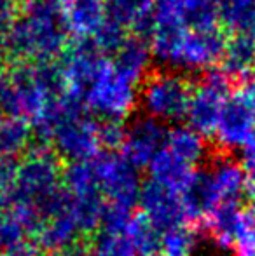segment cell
Returning a JSON list of instances; mask_svg holds the SVG:
<instances>
[{"instance_id": "7c38bea8", "label": "cell", "mask_w": 255, "mask_h": 256, "mask_svg": "<svg viewBox=\"0 0 255 256\" xmlns=\"http://www.w3.org/2000/svg\"><path fill=\"white\" fill-rule=\"evenodd\" d=\"M168 126L140 115L124 124V136L119 154L136 169H147L157 154L164 148Z\"/></svg>"}, {"instance_id": "f546056e", "label": "cell", "mask_w": 255, "mask_h": 256, "mask_svg": "<svg viewBox=\"0 0 255 256\" xmlns=\"http://www.w3.org/2000/svg\"><path fill=\"white\" fill-rule=\"evenodd\" d=\"M156 6H161V4H170V2H177V0H154Z\"/></svg>"}, {"instance_id": "2e32d148", "label": "cell", "mask_w": 255, "mask_h": 256, "mask_svg": "<svg viewBox=\"0 0 255 256\" xmlns=\"http://www.w3.org/2000/svg\"><path fill=\"white\" fill-rule=\"evenodd\" d=\"M229 80H248L255 72V24L227 37L220 61Z\"/></svg>"}, {"instance_id": "9c48e42d", "label": "cell", "mask_w": 255, "mask_h": 256, "mask_svg": "<svg viewBox=\"0 0 255 256\" xmlns=\"http://www.w3.org/2000/svg\"><path fill=\"white\" fill-rule=\"evenodd\" d=\"M91 164L107 208L135 212L143 186L138 169L119 152H102Z\"/></svg>"}, {"instance_id": "8fae6325", "label": "cell", "mask_w": 255, "mask_h": 256, "mask_svg": "<svg viewBox=\"0 0 255 256\" xmlns=\"http://www.w3.org/2000/svg\"><path fill=\"white\" fill-rule=\"evenodd\" d=\"M211 138L224 152H243L255 140V102L243 88L231 92Z\"/></svg>"}, {"instance_id": "cb8c5ba5", "label": "cell", "mask_w": 255, "mask_h": 256, "mask_svg": "<svg viewBox=\"0 0 255 256\" xmlns=\"http://www.w3.org/2000/svg\"><path fill=\"white\" fill-rule=\"evenodd\" d=\"M255 250V204L245 206V216H243V230H241V240L236 253L241 251Z\"/></svg>"}, {"instance_id": "9a60e30c", "label": "cell", "mask_w": 255, "mask_h": 256, "mask_svg": "<svg viewBox=\"0 0 255 256\" xmlns=\"http://www.w3.org/2000/svg\"><path fill=\"white\" fill-rule=\"evenodd\" d=\"M107 21L126 35L149 34L156 16L154 0H105Z\"/></svg>"}, {"instance_id": "3957f363", "label": "cell", "mask_w": 255, "mask_h": 256, "mask_svg": "<svg viewBox=\"0 0 255 256\" xmlns=\"http://www.w3.org/2000/svg\"><path fill=\"white\" fill-rule=\"evenodd\" d=\"M13 86V117L48 142L60 117L75 103L65 91L58 63H20L7 72Z\"/></svg>"}, {"instance_id": "7a4b0ae2", "label": "cell", "mask_w": 255, "mask_h": 256, "mask_svg": "<svg viewBox=\"0 0 255 256\" xmlns=\"http://www.w3.org/2000/svg\"><path fill=\"white\" fill-rule=\"evenodd\" d=\"M147 40L154 60L168 70L206 74L222 61L227 37L220 26H187L170 10L156 6Z\"/></svg>"}, {"instance_id": "4fadbf2b", "label": "cell", "mask_w": 255, "mask_h": 256, "mask_svg": "<svg viewBox=\"0 0 255 256\" xmlns=\"http://www.w3.org/2000/svg\"><path fill=\"white\" fill-rule=\"evenodd\" d=\"M136 211L163 236L178 226L192 225L182 197L152 182H143Z\"/></svg>"}, {"instance_id": "d6986e66", "label": "cell", "mask_w": 255, "mask_h": 256, "mask_svg": "<svg viewBox=\"0 0 255 256\" xmlns=\"http://www.w3.org/2000/svg\"><path fill=\"white\" fill-rule=\"evenodd\" d=\"M164 146L194 168H203L204 160H206V138H203L199 132H196L185 124H178L168 129V138Z\"/></svg>"}, {"instance_id": "7402d4cb", "label": "cell", "mask_w": 255, "mask_h": 256, "mask_svg": "<svg viewBox=\"0 0 255 256\" xmlns=\"http://www.w3.org/2000/svg\"><path fill=\"white\" fill-rule=\"evenodd\" d=\"M201 248V236L194 225L173 228L161 236L159 256H196Z\"/></svg>"}, {"instance_id": "4dcf8cb0", "label": "cell", "mask_w": 255, "mask_h": 256, "mask_svg": "<svg viewBox=\"0 0 255 256\" xmlns=\"http://www.w3.org/2000/svg\"><path fill=\"white\" fill-rule=\"evenodd\" d=\"M34 256H49V254H46L44 251H41V250H37V253H35Z\"/></svg>"}, {"instance_id": "83f0119b", "label": "cell", "mask_w": 255, "mask_h": 256, "mask_svg": "<svg viewBox=\"0 0 255 256\" xmlns=\"http://www.w3.org/2000/svg\"><path fill=\"white\" fill-rule=\"evenodd\" d=\"M4 61H6V51H4V48H2V42H0V74H2Z\"/></svg>"}, {"instance_id": "1f68e13d", "label": "cell", "mask_w": 255, "mask_h": 256, "mask_svg": "<svg viewBox=\"0 0 255 256\" xmlns=\"http://www.w3.org/2000/svg\"><path fill=\"white\" fill-rule=\"evenodd\" d=\"M51 2H55V4H58V6H60V4H62L63 0H51Z\"/></svg>"}, {"instance_id": "484cf974", "label": "cell", "mask_w": 255, "mask_h": 256, "mask_svg": "<svg viewBox=\"0 0 255 256\" xmlns=\"http://www.w3.org/2000/svg\"><path fill=\"white\" fill-rule=\"evenodd\" d=\"M16 14H18L16 0H0V34H4L7 30V26L13 23Z\"/></svg>"}, {"instance_id": "ba28073f", "label": "cell", "mask_w": 255, "mask_h": 256, "mask_svg": "<svg viewBox=\"0 0 255 256\" xmlns=\"http://www.w3.org/2000/svg\"><path fill=\"white\" fill-rule=\"evenodd\" d=\"M192 84L175 70H159L149 74L140 84L138 106L143 115L168 126L185 120Z\"/></svg>"}, {"instance_id": "277c9868", "label": "cell", "mask_w": 255, "mask_h": 256, "mask_svg": "<svg viewBox=\"0 0 255 256\" xmlns=\"http://www.w3.org/2000/svg\"><path fill=\"white\" fill-rule=\"evenodd\" d=\"M68 34L58 4L27 0L2 34V48L18 63H58L68 49Z\"/></svg>"}, {"instance_id": "ffe728a7", "label": "cell", "mask_w": 255, "mask_h": 256, "mask_svg": "<svg viewBox=\"0 0 255 256\" xmlns=\"http://www.w3.org/2000/svg\"><path fill=\"white\" fill-rule=\"evenodd\" d=\"M32 129L18 117H0V157L16 162L32 146Z\"/></svg>"}, {"instance_id": "30bf717a", "label": "cell", "mask_w": 255, "mask_h": 256, "mask_svg": "<svg viewBox=\"0 0 255 256\" xmlns=\"http://www.w3.org/2000/svg\"><path fill=\"white\" fill-rule=\"evenodd\" d=\"M231 80L222 70H210L192 86L185 126L203 138H211L225 102L231 96Z\"/></svg>"}, {"instance_id": "6da1fadb", "label": "cell", "mask_w": 255, "mask_h": 256, "mask_svg": "<svg viewBox=\"0 0 255 256\" xmlns=\"http://www.w3.org/2000/svg\"><path fill=\"white\" fill-rule=\"evenodd\" d=\"M63 168L60 157L46 143L30 146L14 164L9 188L0 197V206L21 220L30 239L63 196Z\"/></svg>"}, {"instance_id": "8992f818", "label": "cell", "mask_w": 255, "mask_h": 256, "mask_svg": "<svg viewBox=\"0 0 255 256\" xmlns=\"http://www.w3.org/2000/svg\"><path fill=\"white\" fill-rule=\"evenodd\" d=\"M140 84L114 64L112 58L103 56L86 82L79 103L98 120L124 122L138 106Z\"/></svg>"}, {"instance_id": "52a82bcc", "label": "cell", "mask_w": 255, "mask_h": 256, "mask_svg": "<svg viewBox=\"0 0 255 256\" xmlns=\"http://www.w3.org/2000/svg\"><path fill=\"white\" fill-rule=\"evenodd\" d=\"M48 145L65 164L93 160L105 152L102 145V120L84 106L74 104L55 124Z\"/></svg>"}, {"instance_id": "ac0fdd59", "label": "cell", "mask_w": 255, "mask_h": 256, "mask_svg": "<svg viewBox=\"0 0 255 256\" xmlns=\"http://www.w3.org/2000/svg\"><path fill=\"white\" fill-rule=\"evenodd\" d=\"M110 58L123 74H126L138 84H142L143 78L149 75L150 61L154 60L149 40H145L142 35H129L116 54Z\"/></svg>"}, {"instance_id": "d4e9b609", "label": "cell", "mask_w": 255, "mask_h": 256, "mask_svg": "<svg viewBox=\"0 0 255 256\" xmlns=\"http://www.w3.org/2000/svg\"><path fill=\"white\" fill-rule=\"evenodd\" d=\"M0 117H13V86L9 74H0Z\"/></svg>"}, {"instance_id": "44dd1931", "label": "cell", "mask_w": 255, "mask_h": 256, "mask_svg": "<svg viewBox=\"0 0 255 256\" xmlns=\"http://www.w3.org/2000/svg\"><path fill=\"white\" fill-rule=\"evenodd\" d=\"M222 30L243 32L255 24V0H211Z\"/></svg>"}, {"instance_id": "603a6c76", "label": "cell", "mask_w": 255, "mask_h": 256, "mask_svg": "<svg viewBox=\"0 0 255 256\" xmlns=\"http://www.w3.org/2000/svg\"><path fill=\"white\" fill-rule=\"evenodd\" d=\"M30 234L11 209L0 206V254L30 242Z\"/></svg>"}, {"instance_id": "4316f807", "label": "cell", "mask_w": 255, "mask_h": 256, "mask_svg": "<svg viewBox=\"0 0 255 256\" xmlns=\"http://www.w3.org/2000/svg\"><path fill=\"white\" fill-rule=\"evenodd\" d=\"M14 164H16V162L6 160V158L0 157V197L9 188V183H11V178H13V171H14Z\"/></svg>"}, {"instance_id": "e0dca14e", "label": "cell", "mask_w": 255, "mask_h": 256, "mask_svg": "<svg viewBox=\"0 0 255 256\" xmlns=\"http://www.w3.org/2000/svg\"><path fill=\"white\" fill-rule=\"evenodd\" d=\"M197 169L199 168H194L189 162L182 160L180 157H177L164 146L150 162L147 172H149V182L156 183L177 196H182L189 183L192 182Z\"/></svg>"}, {"instance_id": "5b68a950", "label": "cell", "mask_w": 255, "mask_h": 256, "mask_svg": "<svg viewBox=\"0 0 255 256\" xmlns=\"http://www.w3.org/2000/svg\"><path fill=\"white\" fill-rule=\"evenodd\" d=\"M246 196V172L241 162L220 155L196 171L182 194V202L192 223H203L215 209L243 202Z\"/></svg>"}, {"instance_id": "5bb4252c", "label": "cell", "mask_w": 255, "mask_h": 256, "mask_svg": "<svg viewBox=\"0 0 255 256\" xmlns=\"http://www.w3.org/2000/svg\"><path fill=\"white\" fill-rule=\"evenodd\" d=\"M68 34L79 42H91L105 26V0H63L60 4Z\"/></svg>"}, {"instance_id": "f1b7e54d", "label": "cell", "mask_w": 255, "mask_h": 256, "mask_svg": "<svg viewBox=\"0 0 255 256\" xmlns=\"http://www.w3.org/2000/svg\"><path fill=\"white\" fill-rule=\"evenodd\" d=\"M236 256H255V250L241 251V253H236Z\"/></svg>"}]
</instances>
